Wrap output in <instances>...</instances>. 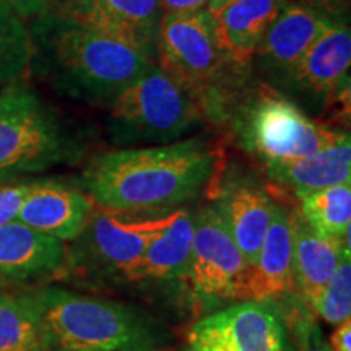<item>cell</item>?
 <instances>
[{
  "instance_id": "obj_14",
  "label": "cell",
  "mask_w": 351,
  "mask_h": 351,
  "mask_svg": "<svg viewBox=\"0 0 351 351\" xmlns=\"http://www.w3.org/2000/svg\"><path fill=\"white\" fill-rule=\"evenodd\" d=\"M333 23V20L311 8L287 3L271 21L256 54L258 67L280 82L300 62L311 44Z\"/></svg>"
},
{
  "instance_id": "obj_3",
  "label": "cell",
  "mask_w": 351,
  "mask_h": 351,
  "mask_svg": "<svg viewBox=\"0 0 351 351\" xmlns=\"http://www.w3.org/2000/svg\"><path fill=\"white\" fill-rule=\"evenodd\" d=\"M41 309L46 351H161L168 332L152 315L62 288L34 293Z\"/></svg>"
},
{
  "instance_id": "obj_17",
  "label": "cell",
  "mask_w": 351,
  "mask_h": 351,
  "mask_svg": "<svg viewBox=\"0 0 351 351\" xmlns=\"http://www.w3.org/2000/svg\"><path fill=\"white\" fill-rule=\"evenodd\" d=\"M269 194L254 182H231L219 194L217 207L228 232L247 262H256L271 217Z\"/></svg>"
},
{
  "instance_id": "obj_23",
  "label": "cell",
  "mask_w": 351,
  "mask_h": 351,
  "mask_svg": "<svg viewBox=\"0 0 351 351\" xmlns=\"http://www.w3.org/2000/svg\"><path fill=\"white\" fill-rule=\"evenodd\" d=\"M0 351H46L36 296L0 293Z\"/></svg>"
},
{
  "instance_id": "obj_16",
  "label": "cell",
  "mask_w": 351,
  "mask_h": 351,
  "mask_svg": "<svg viewBox=\"0 0 351 351\" xmlns=\"http://www.w3.org/2000/svg\"><path fill=\"white\" fill-rule=\"evenodd\" d=\"M62 241L12 221L0 226V283H20L54 274L62 267Z\"/></svg>"
},
{
  "instance_id": "obj_1",
  "label": "cell",
  "mask_w": 351,
  "mask_h": 351,
  "mask_svg": "<svg viewBox=\"0 0 351 351\" xmlns=\"http://www.w3.org/2000/svg\"><path fill=\"white\" fill-rule=\"evenodd\" d=\"M221 153L204 138L101 153L83 173L91 200L119 213L166 212L213 182Z\"/></svg>"
},
{
  "instance_id": "obj_7",
  "label": "cell",
  "mask_w": 351,
  "mask_h": 351,
  "mask_svg": "<svg viewBox=\"0 0 351 351\" xmlns=\"http://www.w3.org/2000/svg\"><path fill=\"white\" fill-rule=\"evenodd\" d=\"M236 125L243 147L265 166L313 155L345 134L311 119L298 104L265 86L243 104Z\"/></svg>"
},
{
  "instance_id": "obj_21",
  "label": "cell",
  "mask_w": 351,
  "mask_h": 351,
  "mask_svg": "<svg viewBox=\"0 0 351 351\" xmlns=\"http://www.w3.org/2000/svg\"><path fill=\"white\" fill-rule=\"evenodd\" d=\"M194 217L186 210L174 212L173 221L165 228L145 251L142 261L132 271L130 280L186 278L192 251Z\"/></svg>"
},
{
  "instance_id": "obj_31",
  "label": "cell",
  "mask_w": 351,
  "mask_h": 351,
  "mask_svg": "<svg viewBox=\"0 0 351 351\" xmlns=\"http://www.w3.org/2000/svg\"><path fill=\"white\" fill-rule=\"evenodd\" d=\"M301 351H332V350H330V346L319 340V341H313V343L304 346Z\"/></svg>"
},
{
  "instance_id": "obj_20",
  "label": "cell",
  "mask_w": 351,
  "mask_h": 351,
  "mask_svg": "<svg viewBox=\"0 0 351 351\" xmlns=\"http://www.w3.org/2000/svg\"><path fill=\"white\" fill-rule=\"evenodd\" d=\"M276 184L288 186L296 195L351 181V142L348 132L330 147L287 163L265 166Z\"/></svg>"
},
{
  "instance_id": "obj_4",
  "label": "cell",
  "mask_w": 351,
  "mask_h": 351,
  "mask_svg": "<svg viewBox=\"0 0 351 351\" xmlns=\"http://www.w3.org/2000/svg\"><path fill=\"white\" fill-rule=\"evenodd\" d=\"M156 60L197 96L207 119H226L243 90L247 65L236 62L226 51L212 13H165L158 29Z\"/></svg>"
},
{
  "instance_id": "obj_30",
  "label": "cell",
  "mask_w": 351,
  "mask_h": 351,
  "mask_svg": "<svg viewBox=\"0 0 351 351\" xmlns=\"http://www.w3.org/2000/svg\"><path fill=\"white\" fill-rule=\"evenodd\" d=\"M332 351H351V322L345 320L337 326L335 332L330 337Z\"/></svg>"
},
{
  "instance_id": "obj_27",
  "label": "cell",
  "mask_w": 351,
  "mask_h": 351,
  "mask_svg": "<svg viewBox=\"0 0 351 351\" xmlns=\"http://www.w3.org/2000/svg\"><path fill=\"white\" fill-rule=\"evenodd\" d=\"M288 2L322 13L333 21H345V16H348L350 0H288Z\"/></svg>"
},
{
  "instance_id": "obj_6",
  "label": "cell",
  "mask_w": 351,
  "mask_h": 351,
  "mask_svg": "<svg viewBox=\"0 0 351 351\" xmlns=\"http://www.w3.org/2000/svg\"><path fill=\"white\" fill-rule=\"evenodd\" d=\"M205 119L197 96L153 64L111 101L108 130L114 145H166Z\"/></svg>"
},
{
  "instance_id": "obj_8",
  "label": "cell",
  "mask_w": 351,
  "mask_h": 351,
  "mask_svg": "<svg viewBox=\"0 0 351 351\" xmlns=\"http://www.w3.org/2000/svg\"><path fill=\"white\" fill-rule=\"evenodd\" d=\"M249 265L215 205L194 217L192 251L186 278L197 309L245 301Z\"/></svg>"
},
{
  "instance_id": "obj_18",
  "label": "cell",
  "mask_w": 351,
  "mask_h": 351,
  "mask_svg": "<svg viewBox=\"0 0 351 351\" xmlns=\"http://www.w3.org/2000/svg\"><path fill=\"white\" fill-rule=\"evenodd\" d=\"M293 232V283L315 313L320 298L345 254L341 244L319 238L300 213H289Z\"/></svg>"
},
{
  "instance_id": "obj_11",
  "label": "cell",
  "mask_w": 351,
  "mask_h": 351,
  "mask_svg": "<svg viewBox=\"0 0 351 351\" xmlns=\"http://www.w3.org/2000/svg\"><path fill=\"white\" fill-rule=\"evenodd\" d=\"M192 330L219 341L228 351H293L288 327L267 301H239L204 317Z\"/></svg>"
},
{
  "instance_id": "obj_29",
  "label": "cell",
  "mask_w": 351,
  "mask_h": 351,
  "mask_svg": "<svg viewBox=\"0 0 351 351\" xmlns=\"http://www.w3.org/2000/svg\"><path fill=\"white\" fill-rule=\"evenodd\" d=\"M186 351H228V350L219 343V341L212 339V337L205 335V333L191 330Z\"/></svg>"
},
{
  "instance_id": "obj_28",
  "label": "cell",
  "mask_w": 351,
  "mask_h": 351,
  "mask_svg": "<svg viewBox=\"0 0 351 351\" xmlns=\"http://www.w3.org/2000/svg\"><path fill=\"white\" fill-rule=\"evenodd\" d=\"M210 0H160L163 13H194L207 10Z\"/></svg>"
},
{
  "instance_id": "obj_9",
  "label": "cell",
  "mask_w": 351,
  "mask_h": 351,
  "mask_svg": "<svg viewBox=\"0 0 351 351\" xmlns=\"http://www.w3.org/2000/svg\"><path fill=\"white\" fill-rule=\"evenodd\" d=\"M174 212L158 218L129 219L124 213L103 208L93 212L80 236L85 261L108 274L130 280L153 239L173 221Z\"/></svg>"
},
{
  "instance_id": "obj_15",
  "label": "cell",
  "mask_w": 351,
  "mask_h": 351,
  "mask_svg": "<svg viewBox=\"0 0 351 351\" xmlns=\"http://www.w3.org/2000/svg\"><path fill=\"white\" fill-rule=\"evenodd\" d=\"M293 289L291 221L283 205L274 202L269 230L256 262L249 269L245 301L274 302L289 295Z\"/></svg>"
},
{
  "instance_id": "obj_13",
  "label": "cell",
  "mask_w": 351,
  "mask_h": 351,
  "mask_svg": "<svg viewBox=\"0 0 351 351\" xmlns=\"http://www.w3.org/2000/svg\"><path fill=\"white\" fill-rule=\"evenodd\" d=\"M95 212L90 195L67 184L33 182L15 221L59 241H75Z\"/></svg>"
},
{
  "instance_id": "obj_10",
  "label": "cell",
  "mask_w": 351,
  "mask_h": 351,
  "mask_svg": "<svg viewBox=\"0 0 351 351\" xmlns=\"http://www.w3.org/2000/svg\"><path fill=\"white\" fill-rule=\"evenodd\" d=\"M73 23L122 38L156 54L165 13L160 0H47L44 5Z\"/></svg>"
},
{
  "instance_id": "obj_32",
  "label": "cell",
  "mask_w": 351,
  "mask_h": 351,
  "mask_svg": "<svg viewBox=\"0 0 351 351\" xmlns=\"http://www.w3.org/2000/svg\"><path fill=\"white\" fill-rule=\"evenodd\" d=\"M230 2H232V0H210L207 10L210 13H215V12L219 10V8H221V7H225L226 3H230Z\"/></svg>"
},
{
  "instance_id": "obj_19",
  "label": "cell",
  "mask_w": 351,
  "mask_h": 351,
  "mask_svg": "<svg viewBox=\"0 0 351 351\" xmlns=\"http://www.w3.org/2000/svg\"><path fill=\"white\" fill-rule=\"evenodd\" d=\"M288 0H232L213 15L218 34L236 62L249 65L258 44Z\"/></svg>"
},
{
  "instance_id": "obj_2",
  "label": "cell",
  "mask_w": 351,
  "mask_h": 351,
  "mask_svg": "<svg viewBox=\"0 0 351 351\" xmlns=\"http://www.w3.org/2000/svg\"><path fill=\"white\" fill-rule=\"evenodd\" d=\"M28 26L29 64L57 93L85 103L112 101L156 64L155 52L73 23L46 7Z\"/></svg>"
},
{
  "instance_id": "obj_25",
  "label": "cell",
  "mask_w": 351,
  "mask_h": 351,
  "mask_svg": "<svg viewBox=\"0 0 351 351\" xmlns=\"http://www.w3.org/2000/svg\"><path fill=\"white\" fill-rule=\"evenodd\" d=\"M326 322L339 326L351 317V261L350 254L340 258L339 267L328 282L315 309Z\"/></svg>"
},
{
  "instance_id": "obj_24",
  "label": "cell",
  "mask_w": 351,
  "mask_h": 351,
  "mask_svg": "<svg viewBox=\"0 0 351 351\" xmlns=\"http://www.w3.org/2000/svg\"><path fill=\"white\" fill-rule=\"evenodd\" d=\"M16 12L8 0H0V85L12 82L29 65L28 26Z\"/></svg>"
},
{
  "instance_id": "obj_26",
  "label": "cell",
  "mask_w": 351,
  "mask_h": 351,
  "mask_svg": "<svg viewBox=\"0 0 351 351\" xmlns=\"http://www.w3.org/2000/svg\"><path fill=\"white\" fill-rule=\"evenodd\" d=\"M32 184H10V186L0 184V226L15 221Z\"/></svg>"
},
{
  "instance_id": "obj_22",
  "label": "cell",
  "mask_w": 351,
  "mask_h": 351,
  "mask_svg": "<svg viewBox=\"0 0 351 351\" xmlns=\"http://www.w3.org/2000/svg\"><path fill=\"white\" fill-rule=\"evenodd\" d=\"M301 217L319 238L341 244L350 252L351 184H339L298 195Z\"/></svg>"
},
{
  "instance_id": "obj_5",
  "label": "cell",
  "mask_w": 351,
  "mask_h": 351,
  "mask_svg": "<svg viewBox=\"0 0 351 351\" xmlns=\"http://www.w3.org/2000/svg\"><path fill=\"white\" fill-rule=\"evenodd\" d=\"M82 142L54 106L28 86L0 93V184L73 163Z\"/></svg>"
},
{
  "instance_id": "obj_12",
  "label": "cell",
  "mask_w": 351,
  "mask_h": 351,
  "mask_svg": "<svg viewBox=\"0 0 351 351\" xmlns=\"http://www.w3.org/2000/svg\"><path fill=\"white\" fill-rule=\"evenodd\" d=\"M351 64V33L345 21H333L282 83L311 99L335 104L348 91Z\"/></svg>"
}]
</instances>
